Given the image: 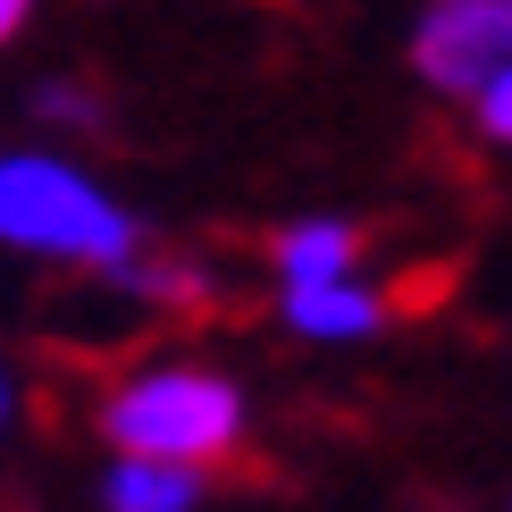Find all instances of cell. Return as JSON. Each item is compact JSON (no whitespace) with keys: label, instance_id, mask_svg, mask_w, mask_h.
<instances>
[{"label":"cell","instance_id":"3957f363","mask_svg":"<svg viewBox=\"0 0 512 512\" xmlns=\"http://www.w3.org/2000/svg\"><path fill=\"white\" fill-rule=\"evenodd\" d=\"M512 68V0H429L412 17V76L445 101H471Z\"/></svg>","mask_w":512,"mask_h":512},{"label":"cell","instance_id":"8992f818","mask_svg":"<svg viewBox=\"0 0 512 512\" xmlns=\"http://www.w3.org/2000/svg\"><path fill=\"white\" fill-rule=\"evenodd\" d=\"M370 236H361V219H286L269 236V269L277 286H328V277H353Z\"/></svg>","mask_w":512,"mask_h":512},{"label":"cell","instance_id":"5b68a950","mask_svg":"<svg viewBox=\"0 0 512 512\" xmlns=\"http://www.w3.org/2000/svg\"><path fill=\"white\" fill-rule=\"evenodd\" d=\"M101 512H202L210 504V471H185V462H152V454H110L93 479Z\"/></svg>","mask_w":512,"mask_h":512},{"label":"cell","instance_id":"6da1fadb","mask_svg":"<svg viewBox=\"0 0 512 512\" xmlns=\"http://www.w3.org/2000/svg\"><path fill=\"white\" fill-rule=\"evenodd\" d=\"M0 244L26 252V261H51V269L110 277L152 244V227L68 152L17 143V152H0Z\"/></svg>","mask_w":512,"mask_h":512},{"label":"cell","instance_id":"277c9868","mask_svg":"<svg viewBox=\"0 0 512 512\" xmlns=\"http://www.w3.org/2000/svg\"><path fill=\"white\" fill-rule=\"evenodd\" d=\"M277 319L311 345H361V336L387 328V294L370 277H328V286H277Z\"/></svg>","mask_w":512,"mask_h":512},{"label":"cell","instance_id":"7a4b0ae2","mask_svg":"<svg viewBox=\"0 0 512 512\" xmlns=\"http://www.w3.org/2000/svg\"><path fill=\"white\" fill-rule=\"evenodd\" d=\"M93 429L110 437V454H152V462H185V471H219L252 429V395L227 370H202V361H152V370L118 378L101 395Z\"/></svg>","mask_w":512,"mask_h":512},{"label":"cell","instance_id":"30bf717a","mask_svg":"<svg viewBox=\"0 0 512 512\" xmlns=\"http://www.w3.org/2000/svg\"><path fill=\"white\" fill-rule=\"evenodd\" d=\"M0 429H9V370H0Z\"/></svg>","mask_w":512,"mask_h":512},{"label":"cell","instance_id":"9c48e42d","mask_svg":"<svg viewBox=\"0 0 512 512\" xmlns=\"http://www.w3.org/2000/svg\"><path fill=\"white\" fill-rule=\"evenodd\" d=\"M26 17H34V0H0V42H9L17 26H26Z\"/></svg>","mask_w":512,"mask_h":512},{"label":"cell","instance_id":"ba28073f","mask_svg":"<svg viewBox=\"0 0 512 512\" xmlns=\"http://www.w3.org/2000/svg\"><path fill=\"white\" fill-rule=\"evenodd\" d=\"M34 118H42V126H93V118H101V101L84 93V84L51 76V84H42V93H34Z\"/></svg>","mask_w":512,"mask_h":512},{"label":"cell","instance_id":"52a82bcc","mask_svg":"<svg viewBox=\"0 0 512 512\" xmlns=\"http://www.w3.org/2000/svg\"><path fill=\"white\" fill-rule=\"evenodd\" d=\"M462 110H471V135L487 143V152H504V135H512V68L504 76H487L471 101H462Z\"/></svg>","mask_w":512,"mask_h":512}]
</instances>
